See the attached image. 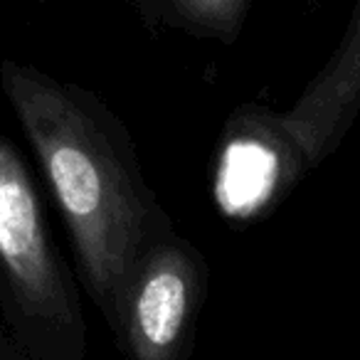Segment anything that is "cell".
Segmentation results:
<instances>
[{"instance_id":"obj_2","label":"cell","mask_w":360,"mask_h":360,"mask_svg":"<svg viewBox=\"0 0 360 360\" xmlns=\"http://www.w3.org/2000/svg\"><path fill=\"white\" fill-rule=\"evenodd\" d=\"M0 311L27 360H84L79 289L52 240L40 191L0 134Z\"/></svg>"},{"instance_id":"obj_7","label":"cell","mask_w":360,"mask_h":360,"mask_svg":"<svg viewBox=\"0 0 360 360\" xmlns=\"http://www.w3.org/2000/svg\"><path fill=\"white\" fill-rule=\"evenodd\" d=\"M150 35L160 32V0H126Z\"/></svg>"},{"instance_id":"obj_3","label":"cell","mask_w":360,"mask_h":360,"mask_svg":"<svg viewBox=\"0 0 360 360\" xmlns=\"http://www.w3.org/2000/svg\"><path fill=\"white\" fill-rule=\"evenodd\" d=\"M210 266L188 237L170 230L139 262L126 291L116 345L129 360H188L205 309Z\"/></svg>"},{"instance_id":"obj_4","label":"cell","mask_w":360,"mask_h":360,"mask_svg":"<svg viewBox=\"0 0 360 360\" xmlns=\"http://www.w3.org/2000/svg\"><path fill=\"white\" fill-rule=\"evenodd\" d=\"M304 178L279 114L262 104H245L230 116L215 163V200L222 212L252 220L274 207Z\"/></svg>"},{"instance_id":"obj_1","label":"cell","mask_w":360,"mask_h":360,"mask_svg":"<svg viewBox=\"0 0 360 360\" xmlns=\"http://www.w3.org/2000/svg\"><path fill=\"white\" fill-rule=\"evenodd\" d=\"M0 89L65 220L82 286L116 333L136 266L173 220L129 129L96 91L18 60L0 62Z\"/></svg>"},{"instance_id":"obj_8","label":"cell","mask_w":360,"mask_h":360,"mask_svg":"<svg viewBox=\"0 0 360 360\" xmlns=\"http://www.w3.org/2000/svg\"><path fill=\"white\" fill-rule=\"evenodd\" d=\"M0 360H27V355L22 353V348L3 321H0Z\"/></svg>"},{"instance_id":"obj_6","label":"cell","mask_w":360,"mask_h":360,"mask_svg":"<svg viewBox=\"0 0 360 360\" xmlns=\"http://www.w3.org/2000/svg\"><path fill=\"white\" fill-rule=\"evenodd\" d=\"M250 8L252 0H160V30H180L195 40L235 45Z\"/></svg>"},{"instance_id":"obj_9","label":"cell","mask_w":360,"mask_h":360,"mask_svg":"<svg viewBox=\"0 0 360 360\" xmlns=\"http://www.w3.org/2000/svg\"><path fill=\"white\" fill-rule=\"evenodd\" d=\"M22 3H47V0H22Z\"/></svg>"},{"instance_id":"obj_5","label":"cell","mask_w":360,"mask_h":360,"mask_svg":"<svg viewBox=\"0 0 360 360\" xmlns=\"http://www.w3.org/2000/svg\"><path fill=\"white\" fill-rule=\"evenodd\" d=\"M360 116V0L335 52L306 84L279 126L301 170H311L340 146Z\"/></svg>"}]
</instances>
